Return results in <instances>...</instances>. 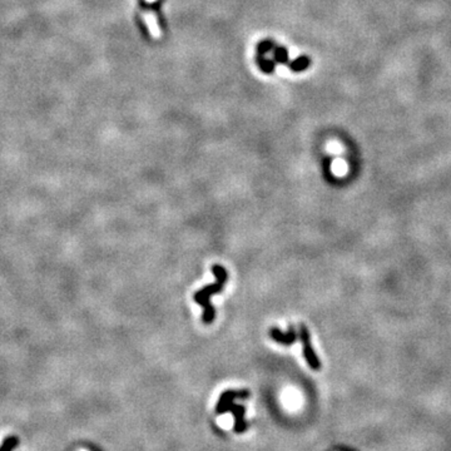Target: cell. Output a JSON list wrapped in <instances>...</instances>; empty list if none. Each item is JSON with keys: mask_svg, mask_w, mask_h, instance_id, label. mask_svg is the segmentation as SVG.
<instances>
[{"mask_svg": "<svg viewBox=\"0 0 451 451\" xmlns=\"http://www.w3.org/2000/svg\"><path fill=\"white\" fill-rule=\"evenodd\" d=\"M212 272L216 276V282L212 283V285H208L206 287L201 288L199 291H197L196 294L193 295L194 302L197 305L202 306L203 310H205L202 315V321L206 325H211L214 321V316H216L214 307L211 303V297L222 292L226 282H227V278H228L227 271L221 264H213L212 266Z\"/></svg>", "mask_w": 451, "mask_h": 451, "instance_id": "obj_1", "label": "cell"}, {"mask_svg": "<svg viewBox=\"0 0 451 451\" xmlns=\"http://www.w3.org/2000/svg\"><path fill=\"white\" fill-rule=\"evenodd\" d=\"M298 338H300V341L302 342L303 356H305L307 365H309L312 370H315V371L321 370L322 364H321L320 359H318V356L316 355L315 348L312 346L311 335H310L309 329H307V326H306L305 324L298 325Z\"/></svg>", "mask_w": 451, "mask_h": 451, "instance_id": "obj_2", "label": "cell"}, {"mask_svg": "<svg viewBox=\"0 0 451 451\" xmlns=\"http://www.w3.org/2000/svg\"><path fill=\"white\" fill-rule=\"evenodd\" d=\"M268 335H270V337L272 338L273 341L282 345V346H291V345H295L297 341V338H298V333H297L296 329H295V326H292V325L288 326V330L286 332H282L278 327H271L270 331H268Z\"/></svg>", "mask_w": 451, "mask_h": 451, "instance_id": "obj_3", "label": "cell"}, {"mask_svg": "<svg viewBox=\"0 0 451 451\" xmlns=\"http://www.w3.org/2000/svg\"><path fill=\"white\" fill-rule=\"evenodd\" d=\"M249 398V391L247 390H242V391H235V390H228V391L223 392L221 395L218 404H217L216 411L217 414H222L228 411L229 406L233 404L235 399H247Z\"/></svg>", "mask_w": 451, "mask_h": 451, "instance_id": "obj_4", "label": "cell"}, {"mask_svg": "<svg viewBox=\"0 0 451 451\" xmlns=\"http://www.w3.org/2000/svg\"><path fill=\"white\" fill-rule=\"evenodd\" d=\"M143 19L146 21L147 27H148L149 33L153 38L158 39L162 36V32H160L159 27H158V21H157V17L153 12H144L143 13Z\"/></svg>", "mask_w": 451, "mask_h": 451, "instance_id": "obj_5", "label": "cell"}, {"mask_svg": "<svg viewBox=\"0 0 451 451\" xmlns=\"http://www.w3.org/2000/svg\"><path fill=\"white\" fill-rule=\"evenodd\" d=\"M229 410H231L232 413L235 414L236 416V430L238 433H242V431L246 429V422L243 420V415H244V407L241 406V405H235L232 404L229 406Z\"/></svg>", "mask_w": 451, "mask_h": 451, "instance_id": "obj_6", "label": "cell"}, {"mask_svg": "<svg viewBox=\"0 0 451 451\" xmlns=\"http://www.w3.org/2000/svg\"><path fill=\"white\" fill-rule=\"evenodd\" d=\"M291 67L294 70H303V69L309 67V59L305 58V56H303V58H297V59L292 63Z\"/></svg>", "mask_w": 451, "mask_h": 451, "instance_id": "obj_7", "label": "cell"}, {"mask_svg": "<svg viewBox=\"0 0 451 451\" xmlns=\"http://www.w3.org/2000/svg\"><path fill=\"white\" fill-rule=\"evenodd\" d=\"M17 444H18V439H17V437H8V439L4 441L3 445H1V448H0V451H12L13 448L17 446Z\"/></svg>", "mask_w": 451, "mask_h": 451, "instance_id": "obj_8", "label": "cell"}, {"mask_svg": "<svg viewBox=\"0 0 451 451\" xmlns=\"http://www.w3.org/2000/svg\"><path fill=\"white\" fill-rule=\"evenodd\" d=\"M275 58H276L278 62H285L286 58H287V52H286L283 48H278V49H276V52H275Z\"/></svg>", "mask_w": 451, "mask_h": 451, "instance_id": "obj_9", "label": "cell"}, {"mask_svg": "<svg viewBox=\"0 0 451 451\" xmlns=\"http://www.w3.org/2000/svg\"><path fill=\"white\" fill-rule=\"evenodd\" d=\"M260 66H261L262 69L266 71H270L273 69V63L271 62L270 59H262L261 62H260Z\"/></svg>", "mask_w": 451, "mask_h": 451, "instance_id": "obj_10", "label": "cell"}, {"mask_svg": "<svg viewBox=\"0 0 451 451\" xmlns=\"http://www.w3.org/2000/svg\"><path fill=\"white\" fill-rule=\"evenodd\" d=\"M273 48V44L271 42H263L260 44V52L262 53H266V52H270L271 49Z\"/></svg>", "mask_w": 451, "mask_h": 451, "instance_id": "obj_11", "label": "cell"}, {"mask_svg": "<svg viewBox=\"0 0 451 451\" xmlns=\"http://www.w3.org/2000/svg\"><path fill=\"white\" fill-rule=\"evenodd\" d=\"M147 1H148V3H153V1H156V0H147Z\"/></svg>", "mask_w": 451, "mask_h": 451, "instance_id": "obj_12", "label": "cell"}, {"mask_svg": "<svg viewBox=\"0 0 451 451\" xmlns=\"http://www.w3.org/2000/svg\"><path fill=\"white\" fill-rule=\"evenodd\" d=\"M80 451H86V450H80Z\"/></svg>", "mask_w": 451, "mask_h": 451, "instance_id": "obj_13", "label": "cell"}]
</instances>
